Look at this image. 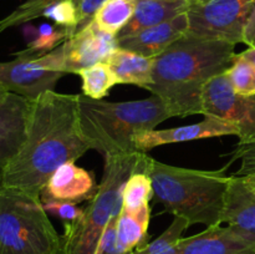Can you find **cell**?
Listing matches in <instances>:
<instances>
[{
  "label": "cell",
  "instance_id": "18",
  "mask_svg": "<svg viewBox=\"0 0 255 254\" xmlns=\"http://www.w3.org/2000/svg\"><path fill=\"white\" fill-rule=\"evenodd\" d=\"M119 84H129L147 89L152 82L154 59L117 47L106 61Z\"/></svg>",
  "mask_w": 255,
  "mask_h": 254
},
{
  "label": "cell",
  "instance_id": "14",
  "mask_svg": "<svg viewBox=\"0 0 255 254\" xmlns=\"http://www.w3.org/2000/svg\"><path fill=\"white\" fill-rule=\"evenodd\" d=\"M187 31H188V16L187 12H183L168 21L147 27L129 36L119 37L117 44L121 49L156 59L173 42L184 36Z\"/></svg>",
  "mask_w": 255,
  "mask_h": 254
},
{
  "label": "cell",
  "instance_id": "31",
  "mask_svg": "<svg viewBox=\"0 0 255 254\" xmlns=\"http://www.w3.org/2000/svg\"><path fill=\"white\" fill-rule=\"evenodd\" d=\"M106 0H74L79 15V26L76 32L94 20L95 14Z\"/></svg>",
  "mask_w": 255,
  "mask_h": 254
},
{
  "label": "cell",
  "instance_id": "34",
  "mask_svg": "<svg viewBox=\"0 0 255 254\" xmlns=\"http://www.w3.org/2000/svg\"><path fill=\"white\" fill-rule=\"evenodd\" d=\"M242 178H243L244 182H246V183L255 192V171L252 172V173L247 174V176H243Z\"/></svg>",
  "mask_w": 255,
  "mask_h": 254
},
{
  "label": "cell",
  "instance_id": "22",
  "mask_svg": "<svg viewBox=\"0 0 255 254\" xmlns=\"http://www.w3.org/2000/svg\"><path fill=\"white\" fill-rule=\"evenodd\" d=\"M147 169V168H146ZM146 169L131 173L122 189V208L127 212H138L154 196L153 184Z\"/></svg>",
  "mask_w": 255,
  "mask_h": 254
},
{
  "label": "cell",
  "instance_id": "30",
  "mask_svg": "<svg viewBox=\"0 0 255 254\" xmlns=\"http://www.w3.org/2000/svg\"><path fill=\"white\" fill-rule=\"evenodd\" d=\"M120 212L114 214L112 219L110 221L109 226L105 229L102 238L100 241L99 248H97L96 254H128L125 253L120 249L119 244H117V233H116V227H117V218H119Z\"/></svg>",
  "mask_w": 255,
  "mask_h": 254
},
{
  "label": "cell",
  "instance_id": "23",
  "mask_svg": "<svg viewBox=\"0 0 255 254\" xmlns=\"http://www.w3.org/2000/svg\"><path fill=\"white\" fill-rule=\"evenodd\" d=\"M77 75L82 80V92L85 96L94 100H104L110 90L117 85L116 77L106 62H97L81 69Z\"/></svg>",
  "mask_w": 255,
  "mask_h": 254
},
{
  "label": "cell",
  "instance_id": "4",
  "mask_svg": "<svg viewBox=\"0 0 255 254\" xmlns=\"http://www.w3.org/2000/svg\"><path fill=\"white\" fill-rule=\"evenodd\" d=\"M227 164L216 171H203L171 166L149 156L147 174L153 184L154 198L164 209L181 217L189 226L206 227L223 223L224 202L231 176H227Z\"/></svg>",
  "mask_w": 255,
  "mask_h": 254
},
{
  "label": "cell",
  "instance_id": "7",
  "mask_svg": "<svg viewBox=\"0 0 255 254\" xmlns=\"http://www.w3.org/2000/svg\"><path fill=\"white\" fill-rule=\"evenodd\" d=\"M255 0H197L189 2L187 35L231 44L243 42L247 20Z\"/></svg>",
  "mask_w": 255,
  "mask_h": 254
},
{
  "label": "cell",
  "instance_id": "16",
  "mask_svg": "<svg viewBox=\"0 0 255 254\" xmlns=\"http://www.w3.org/2000/svg\"><path fill=\"white\" fill-rule=\"evenodd\" d=\"M223 223L255 243V192L242 177L231 176L224 202Z\"/></svg>",
  "mask_w": 255,
  "mask_h": 254
},
{
  "label": "cell",
  "instance_id": "5",
  "mask_svg": "<svg viewBox=\"0 0 255 254\" xmlns=\"http://www.w3.org/2000/svg\"><path fill=\"white\" fill-rule=\"evenodd\" d=\"M149 156L134 152L105 158V171L96 194L84 208V217L64 227L61 254H96L105 229L115 213L122 208V189L127 178L138 169H146Z\"/></svg>",
  "mask_w": 255,
  "mask_h": 254
},
{
  "label": "cell",
  "instance_id": "8",
  "mask_svg": "<svg viewBox=\"0 0 255 254\" xmlns=\"http://www.w3.org/2000/svg\"><path fill=\"white\" fill-rule=\"evenodd\" d=\"M11 61L0 62V82L12 94L35 100L55 86L65 74L64 45L41 56L15 52Z\"/></svg>",
  "mask_w": 255,
  "mask_h": 254
},
{
  "label": "cell",
  "instance_id": "21",
  "mask_svg": "<svg viewBox=\"0 0 255 254\" xmlns=\"http://www.w3.org/2000/svg\"><path fill=\"white\" fill-rule=\"evenodd\" d=\"M136 5L137 0H106L95 14V24L104 31L117 36L132 19Z\"/></svg>",
  "mask_w": 255,
  "mask_h": 254
},
{
  "label": "cell",
  "instance_id": "37",
  "mask_svg": "<svg viewBox=\"0 0 255 254\" xmlns=\"http://www.w3.org/2000/svg\"><path fill=\"white\" fill-rule=\"evenodd\" d=\"M183 1H187V2H192V1H197V0H183Z\"/></svg>",
  "mask_w": 255,
  "mask_h": 254
},
{
  "label": "cell",
  "instance_id": "19",
  "mask_svg": "<svg viewBox=\"0 0 255 254\" xmlns=\"http://www.w3.org/2000/svg\"><path fill=\"white\" fill-rule=\"evenodd\" d=\"M151 221V207L146 204L138 212L121 208L117 218V244L125 253L132 254L136 249L148 243V226Z\"/></svg>",
  "mask_w": 255,
  "mask_h": 254
},
{
  "label": "cell",
  "instance_id": "25",
  "mask_svg": "<svg viewBox=\"0 0 255 254\" xmlns=\"http://www.w3.org/2000/svg\"><path fill=\"white\" fill-rule=\"evenodd\" d=\"M224 74L237 92L255 95V67L241 54H236L233 62Z\"/></svg>",
  "mask_w": 255,
  "mask_h": 254
},
{
  "label": "cell",
  "instance_id": "20",
  "mask_svg": "<svg viewBox=\"0 0 255 254\" xmlns=\"http://www.w3.org/2000/svg\"><path fill=\"white\" fill-rule=\"evenodd\" d=\"M22 34L27 40V47L19 52L24 55H32V56H41L47 54L71 37V34L67 29L46 22L39 26L26 25L22 30Z\"/></svg>",
  "mask_w": 255,
  "mask_h": 254
},
{
  "label": "cell",
  "instance_id": "12",
  "mask_svg": "<svg viewBox=\"0 0 255 254\" xmlns=\"http://www.w3.org/2000/svg\"><path fill=\"white\" fill-rule=\"evenodd\" d=\"M32 100L10 92L0 102V166L19 152L26 137L27 121Z\"/></svg>",
  "mask_w": 255,
  "mask_h": 254
},
{
  "label": "cell",
  "instance_id": "2",
  "mask_svg": "<svg viewBox=\"0 0 255 254\" xmlns=\"http://www.w3.org/2000/svg\"><path fill=\"white\" fill-rule=\"evenodd\" d=\"M236 45L184 35L154 59L146 90L159 97L171 117L202 114L203 89L233 62Z\"/></svg>",
  "mask_w": 255,
  "mask_h": 254
},
{
  "label": "cell",
  "instance_id": "11",
  "mask_svg": "<svg viewBox=\"0 0 255 254\" xmlns=\"http://www.w3.org/2000/svg\"><path fill=\"white\" fill-rule=\"evenodd\" d=\"M222 136H238V128L233 124L206 116L203 121L198 124L188 125V126L174 127L166 129H147L138 132L134 136V148L138 152H144L153 149L154 147L163 144L179 143V142L196 141V139L213 138Z\"/></svg>",
  "mask_w": 255,
  "mask_h": 254
},
{
  "label": "cell",
  "instance_id": "29",
  "mask_svg": "<svg viewBox=\"0 0 255 254\" xmlns=\"http://www.w3.org/2000/svg\"><path fill=\"white\" fill-rule=\"evenodd\" d=\"M232 162L239 159L241 168L233 174L237 177H243L255 171V139L249 142H238L236 149L231 153ZM229 163V164H231Z\"/></svg>",
  "mask_w": 255,
  "mask_h": 254
},
{
  "label": "cell",
  "instance_id": "28",
  "mask_svg": "<svg viewBox=\"0 0 255 254\" xmlns=\"http://www.w3.org/2000/svg\"><path fill=\"white\" fill-rule=\"evenodd\" d=\"M42 206L47 214L61 219L64 227L72 226L84 217V208H80L77 207V203H72V202L44 201Z\"/></svg>",
  "mask_w": 255,
  "mask_h": 254
},
{
  "label": "cell",
  "instance_id": "13",
  "mask_svg": "<svg viewBox=\"0 0 255 254\" xmlns=\"http://www.w3.org/2000/svg\"><path fill=\"white\" fill-rule=\"evenodd\" d=\"M97 188L94 174L76 166L75 162H67L60 166L47 179L42 188L41 201H65L80 203L90 201L96 194Z\"/></svg>",
  "mask_w": 255,
  "mask_h": 254
},
{
  "label": "cell",
  "instance_id": "15",
  "mask_svg": "<svg viewBox=\"0 0 255 254\" xmlns=\"http://www.w3.org/2000/svg\"><path fill=\"white\" fill-rule=\"evenodd\" d=\"M179 254H255V243L231 227H207L179 241Z\"/></svg>",
  "mask_w": 255,
  "mask_h": 254
},
{
  "label": "cell",
  "instance_id": "10",
  "mask_svg": "<svg viewBox=\"0 0 255 254\" xmlns=\"http://www.w3.org/2000/svg\"><path fill=\"white\" fill-rule=\"evenodd\" d=\"M62 45L67 74H77L85 67L105 62L112 51L119 47L117 36L100 29L94 20L75 32Z\"/></svg>",
  "mask_w": 255,
  "mask_h": 254
},
{
  "label": "cell",
  "instance_id": "3",
  "mask_svg": "<svg viewBox=\"0 0 255 254\" xmlns=\"http://www.w3.org/2000/svg\"><path fill=\"white\" fill-rule=\"evenodd\" d=\"M77 114L82 136L90 148L101 153L104 158L138 152L134 148V136L171 119L162 100L154 95L125 102L77 95Z\"/></svg>",
  "mask_w": 255,
  "mask_h": 254
},
{
  "label": "cell",
  "instance_id": "1",
  "mask_svg": "<svg viewBox=\"0 0 255 254\" xmlns=\"http://www.w3.org/2000/svg\"><path fill=\"white\" fill-rule=\"evenodd\" d=\"M90 148L79 125L77 95L46 91L31 101L26 137L4 167V187L40 197L51 174Z\"/></svg>",
  "mask_w": 255,
  "mask_h": 254
},
{
  "label": "cell",
  "instance_id": "36",
  "mask_svg": "<svg viewBox=\"0 0 255 254\" xmlns=\"http://www.w3.org/2000/svg\"><path fill=\"white\" fill-rule=\"evenodd\" d=\"M2 173H4V167L0 166V192H1L2 187H4V182H2Z\"/></svg>",
  "mask_w": 255,
  "mask_h": 254
},
{
  "label": "cell",
  "instance_id": "24",
  "mask_svg": "<svg viewBox=\"0 0 255 254\" xmlns=\"http://www.w3.org/2000/svg\"><path fill=\"white\" fill-rule=\"evenodd\" d=\"M189 227L188 222L181 217H174L168 228L154 241L136 249L132 254H179V241L182 234Z\"/></svg>",
  "mask_w": 255,
  "mask_h": 254
},
{
  "label": "cell",
  "instance_id": "26",
  "mask_svg": "<svg viewBox=\"0 0 255 254\" xmlns=\"http://www.w3.org/2000/svg\"><path fill=\"white\" fill-rule=\"evenodd\" d=\"M60 0H26L12 10L9 15L0 19V32L11 27L27 24L36 17L42 16L45 10Z\"/></svg>",
  "mask_w": 255,
  "mask_h": 254
},
{
  "label": "cell",
  "instance_id": "33",
  "mask_svg": "<svg viewBox=\"0 0 255 254\" xmlns=\"http://www.w3.org/2000/svg\"><path fill=\"white\" fill-rule=\"evenodd\" d=\"M241 55L246 57L248 61H251L252 64H253V66L255 67V46L248 47V49L244 50L243 52H241Z\"/></svg>",
  "mask_w": 255,
  "mask_h": 254
},
{
  "label": "cell",
  "instance_id": "32",
  "mask_svg": "<svg viewBox=\"0 0 255 254\" xmlns=\"http://www.w3.org/2000/svg\"><path fill=\"white\" fill-rule=\"evenodd\" d=\"M243 44H246L248 47L255 46V5L244 27Z\"/></svg>",
  "mask_w": 255,
  "mask_h": 254
},
{
  "label": "cell",
  "instance_id": "27",
  "mask_svg": "<svg viewBox=\"0 0 255 254\" xmlns=\"http://www.w3.org/2000/svg\"><path fill=\"white\" fill-rule=\"evenodd\" d=\"M42 16L52 20L55 25L69 30L71 36L79 26V15L74 0H60L55 2L45 10Z\"/></svg>",
  "mask_w": 255,
  "mask_h": 254
},
{
  "label": "cell",
  "instance_id": "17",
  "mask_svg": "<svg viewBox=\"0 0 255 254\" xmlns=\"http://www.w3.org/2000/svg\"><path fill=\"white\" fill-rule=\"evenodd\" d=\"M188 6L189 2L183 0H137L133 16L117 35V39L168 21L186 12Z\"/></svg>",
  "mask_w": 255,
  "mask_h": 254
},
{
  "label": "cell",
  "instance_id": "6",
  "mask_svg": "<svg viewBox=\"0 0 255 254\" xmlns=\"http://www.w3.org/2000/svg\"><path fill=\"white\" fill-rule=\"evenodd\" d=\"M60 236L41 198L16 188L0 192V254H61Z\"/></svg>",
  "mask_w": 255,
  "mask_h": 254
},
{
  "label": "cell",
  "instance_id": "9",
  "mask_svg": "<svg viewBox=\"0 0 255 254\" xmlns=\"http://www.w3.org/2000/svg\"><path fill=\"white\" fill-rule=\"evenodd\" d=\"M202 115L233 124L239 142L255 139V95L237 92L224 72L204 86Z\"/></svg>",
  "mask_w": 255,
  "mask_h": 254
},
{
  "label": "cell",
  "instance_id": "35",
  "mask_svg": "<svg viewBox=\"0 0 255 254\" xmlns=\"http://www.w3.org/2000/svg\"><path fill=\"white\" fill-rule=\"evenodd\" d=\"M9 94H10V92L7 91V90L4 87V85H2L1 82H0V102L4 101V100L6 99V96Z\"/></svg>",
  "mask_w": 255,
  "mask_h": 254
}]
</instances>
